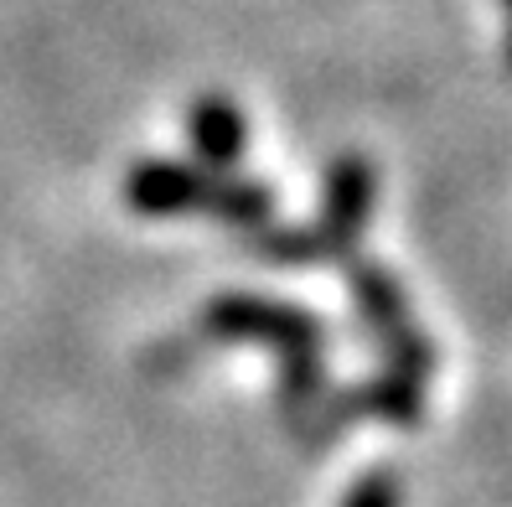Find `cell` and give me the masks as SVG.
Here are the masks:
<instances>
[{
  "label": "cell",
  "instance_id": "8992f818",
  "mask_svg": "<svg viewBox=\"0 0 512 507\" xmlns=\"http://www.w3.org/2000/svg\"><path fill=\"white\" fill-rule=\"evenodd\" d=\"M249 249H254L264 264H290V270L321 264V249H316L311 228H275V223H264V228L249 233Z\"/></svg>",
  "mask_w": 512,
  "mask_h": 507
},
{
  "label": "cell",
  "instance_id": "6da1fadb",
  "mask_svg": "<svg viewBox=\"0 0 512 507\" xmlns=\"http://www.w3.org/2000/svg\"><path fill=\"white\" fill-rule=\"evenodd\" d=\"M202 337L207 342H244L264 347L280 363V404L290 430L311 420V409L326 399V326L290 301H269L254 290H223L202 306Z\"/></svg>",
  "mask_w": 512,
  "mask_h": 507
},
{
  "label": "cell",
  "instance_id": "ba28073f",
  "mask_svg": "<svg viewBox=\"0 0 512 507\" xmlns=\"http://www.w3.org/2000/svg\"><path fill=\"white\" fill-rule=\"evenodd\" d=\"M507 6V68H512V0H502Z\"/></svg>",
  "mask_w": 512,
  "mask_h": 507
},
{
  "label": "cell",
  "instance_id": "5b68a950",
  "mask_svg": "<svg viewBox=\"0 0 512 507\" xmlns=\"http://www.w3.org/2000/svg\"><path fill=\"white\" fill-rule=\"evenodd\" d=\"M187 151L207 171H233L249 151V119L228 94H202L187 109Z\"/></svg>",
  "mask_w": 512,
  "mask_h": 507
},
{
  "label": "cell",
  "instance_id": "7a4b0ae2",
  "mask_svg": "<svg viewBox=\"0 0 512 507\" xmlns=\"http://www.w3.org/2000/svg\"><path fill=\"white\" fill-rule=\"evenodd\" d=\"M125 202L140 218H213L238 233L275 223V192L264 182L166 156H145L125 171Z\"/></svg>",
  "mask_w": 512,
  "mask_h": 507
},
{
  "label": "cell",
  "instance_id": "277c9868",
  "mask_svg": "<svg viewBox=\"0 0 512 507\" xmlns=\"http://www.w3.org/2000/svg\"><path fill=\"white\" fill-rule=\"evenodd\" d=\"M378 202V171L368 156L342 151L321 176V213L311 223V238L321 249V264H347L363 244Z\"/></svg>",
  "mask_w": 512,
  "mask_h": 507
},
{
  "label": "cell",
  "instance_id": "3957f363",
  "mask_svg": "<svg viewBox=\"0 0 512 507\" xmlns=\"http://www.w3.org/2000/svg\"><path fill=\"white\" fill-rule=\"evenodd\" d=\"M342 270H347V295H352L357 326H363V337L378 347L383 368L404 373L414 383H430L435 342L425 337V326L414 321V306H409L399 275L388 270V264H378V259H363V254H352Z\"/></svg>",
  "mask_w": 512,
  "mask_h": 507
},
{
  "label": "cell",
  "instance_id": "52a82bcc",
  "mask_svg": "<svg viewBox=\"0 0 512 507\" xmlns=\"http://www.w3.org/2000/svg\"><path fill=\"white\" fill-rule=\"evenodd\" d=\"M342 507H399V482H394V471H368V476H357L352 492L342 497Z\"/></svg>",
  "mask_w": 512,
  "mask_h": 507
}]
</instances>
